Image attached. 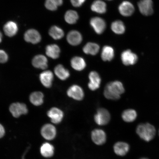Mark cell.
Instances as JSON below:
<instances>
[{
  "instance_id": "cell-40",
  "label": "cell",
  "mask_w": 159,
  "mask_h": 159,
  "mask_svg": "<svg viewBox=\"0 0 159 159\" xmlns=\"http://www.w3.org/2000/svg\"></svg>"
},
{
  "instance_id": "cell-30",
  "label": "cell",
  "mask_w": 159,
  "mask_h": 159,
  "mask_svg": "<svg viewBox=\"0 0 159 159\" xmlns=\"http://www.w3.org/2000/svg\"><path fill=\"white\" fill-rule=\"evenodd\" d=\"M79 19L78 13L76 11L69 10L65 13V19L67 23L69 24H74Z\"/></svg>"
},
{
  "instance_id": "cell-11",
  "label": "cell",
  "mask_w": 159,
  "mask_h": 159,
  "mask_svg": "<svg viewBox=\"0 0 159 159\" xmlns=\"http://www.w3.org/2000/svg\"><path fill=\"white\" fill-rule=\"evenodd\" d=\"M89 81L88 87L91 90L95 91L100 87L101 79L99 75L96 71H92L89 75Z\"/></svg>"
},
{
  "instance_id": "cell-17",
  "label": "cell",
  "mask_w": 159,
  "mask_h": 159,
  "mask_svg": "<svg viewBox=\"0 0 159 159\" xmlns=\"http://www.w3.org/2000/svg\"><path fill=\"white\" fill-rule=\"evenodd\" d=\"M32 64L36 68L44 70L48 67V60L44 56H36L33 59Z\"/></svg>"
},
{
  "instance_id": "cell-32",
  "label": "cell",
  "mask_w": 159,
  "mask_h": 159,
  "mask_svg": "<svg viewBox=\"0 0 159 159\" xmlns=\"http://www.w3.org/2000/svg\"><path fill=\"white\" fill-rule=\"evenodd\" d=\"M45 7L51 11H54L57 9V6L52 0H46L45 2Z\"/></svg>"
},
{
  "instance_id": "cell-2",
  "label": "cell",
  "mask_w": 159,
  "mask_h": 159,
  "mask_svg": "<svg viewBox=\"0 0 159 159\" xmlns=\"http://www.w3.org/2000/svg\"><path fill=\"white\" fill-rule=\"evenodd\" d=\"M136 133L143 140L148 142L154 138L156 130L153 126L147 123L139 125L136 129Z\"/></svg>"
},
{
  "instance_id": "cell-1",
  "label": "cell",
  "mask_w": 159,
  "mask_h": 159,
  "mask_svg": "<svg viewBox=\"0 0 159 159\" xmlns=\"http://www.w3.org/2000/svg\"><path fill=\"white\" fill-rule=\"evenodd\" d=\"M125 89L122 83L118 81L109 83L105 87L104 96L111 100H117L120 98V95L124 93Z\"/></svg>"
},
{
  "instance_id": "cell-28",
  "label": "cell",
  "mask_w": 159,
  "mask_h": 159,
  "mask_svg": "<svg viewBox=\"0 0 159 159\" xmlns=\"http://www.w3.org/2000/svg\"><path fill=\"white\" fill-rule=\"evenodd\" d=\"M136 111L134 109H129L125 110L123 112L122 118L125 122H134L137 118Z\"/></svg>"
},
{
  "instance_id": "cell-33",
  "label": "cell",
  "mask_w": 159,
  "mask_h": 159,
  "mask_svg": "<svg viewBox=\"0 0 159 159\" xmlns=\"http://www.w3.org/2000/svg\"><path fill=\"white\" fill-rule=\"evenodd\" d=\"M8 59V56L7 53L3 50H0V63L7 62Z\"/></svg>"
},
{
  "instance_id": "cell-39",
  "label": "cell",
  "mask_w": 159,
  "mask_h": 159,
  "mask_svg": "<svg viewBox=\"0 0 159 159\" xmlns=\"http://www.w3.org/2000/svg\"><path fill=\"white\" fill-rule=\"evenodd\" d=\"M108 1H111V0H108Z\"/></svg>"
},
{
  "instance_id": "cell-35",
  "label": "cell",
  "mask_w": 159,
  "mask_h": 159,
  "mask_svg": "<svg viewBox=\"0 0 159 159\" xmlns=\"http://www.w3.org/2000/svg\"><path fill=\"white\" fill-rule=\"evenodd\" d=\"M5 134V129L2 125L0 124V138H2Z\"/></svg>"
},
{
  "instance_id": "cell-4",
  "label": "cell",
  "mask_w": 159,
  "mask_h": 159,
  "mask_svg": "<svg viewBox=\"0 0 159 159\" xmlns=\"http://www.w3.org/2000/svg\"><path fill=\"white\" fill-rule=\"evenodd\" d=\"M9 110L15 118H18L21 115L26 114L28 112L26 105L23 103H13L10 106Z\"/></svg>"
},
{
  "instance_id": "cell-3",
  "label": "cell",
  "mask_w": 159,
  "mask_h": 159,
  "mask_svg": "<svg viewBox=\"0 0 159 159\" xmlns=\"http://www.w3.org/2000/svg\"><path fill=\"white\" fill-rule=\"evenodd\" d=\"M111 118L110 114L107 109L100 108L98 109L94 116V120L97 124L104 125L108 124Z\"/></svg>"
},
{
  "instance_id": "cell-27",
  "label": "cell",
  "mask_w": 159,
  "mask_h": 159,
  "mask_svg": "<svg viewBox=\"0 0 159 159\" xmlns=\"http://www.w3.org/2000/svg\"><path fill=\"white\" fill-rule=\"evenodd\" d=\"M99 49V46L97 43H89L85 45L83 51L86 54L94 55L98 53Z\"/></svg>"
},
{
  "instance_id": "cell-14",
  "label": "cell",
  "mask_w": 159,
  "mask_h": 159,
  "mask_svg": "<svg viewBox=\"0 0 159 159\" xmlns=\"http://www.w3.org/2000/svg\"><path fill=\"white\" fill-rule=\"evenodd\" d=\"M91 138L95 143L97 145H102L106 142V135L103 130L99 129H95L91 134Z\"/></svg>"
},
{
  "instance_id": "cell-37",
  "label": "cell",
  "mask_w": 159,
  "mask_h": 159,
  "mask_svg": "<svg viewBox=\"0 0 159 159\" xmlns=\"http://www.w3.org/2000/svg\"><path fill=\"white\" fill-rule=\"evenodd\" d=\"M2 35L1 33L0 32V43L2 41Z\"/></svg>"
},
{
  "instance_id": "cell-13",
  "label": "cell",
  "mask_w": 159,
  "mask_h": 159,
  "mask_svg": "<svg viewBox=\"0 0 159 159\" xmlns=\"http://www.w3.org/2000/svg\"><path fill=\"white\" fill-rule=\"evenodd\" d=\"M119 11L121 15L128 17L132 15L134 11V6L128 1H124L119 7Z\"/></svg>"
},
{
  "instance_id": "cell-25",
  "label": "cell",
  "mask_w": 159,
  "mask_h": 159,
  "mask_svg": "<svg viewBox=\"0 0 159 159\" xmlns=\"http://www.w3.org/2000/svg\"><path fill=\"white\" fill-rule=\"evenodd\" d=\"M101 56V58L104 61L112 60L114 57V49L109 46H105L102 49Z\"/></svg>"
},
{
  "instance_id": "cell-9",
  "label": "cell",
  "mask_w": 159,
  "mask_h": 159,
  "mask_svg": "<svg viewBox=\"0 0 159 159\" xmlns=\"http://www.w3.org/2000/svg\"><path fill=\"white\" fill-rule=\"evenodd\" d=\"M90 24L95 32L99 34L103 33L106 28L105 22L100 17L93 18L91 20Z\"/></svg>"
},
{
  "instance_id": "cell-34",
  "label": "cell",
  "mask_w": 159,
  "mask_h": 159,
  "mask_svg": "<svg viewBox=\"0 0 159 159\" xmlns=\"http://www.w3.org/2000/svg\"><path fill=\"white\" fill-rule=\"evenodd\" d=\"M85 0H70V2L73 7H81L84 2Z\"/></svg>"
},
{
  "instance_id": "cell-21",
  "label": "cell",
  "mask_w": 159,
  "mask_h": 159,
  "mask_svg": "<svg viewBox=\"0 0 159 159\" xmlns=\"http://www.w3.org/2000/svg\"><path fill=\"white\" fill-rule=\"evenodd\" d=\"M129 146L126 143L119 142L115 144L114 150L115 153L119 156H124L128 152Z\"/></svg>"
},
{
  "instance_id": "cell-31",
  "label": "cell",
  "mask_w": 159,
  "mask_h": 159,
  "mask_svg": "<svg viewBox=\"0 0 159 159\" xmlns=\"http://www.w3.org/2000/svg\"><path fill=\"white\" fill-rule=\"evenodd\" d=\"M111 28L115 33L118 34H122L125 33V27L122 21L117 20L113 22L111 25Z\"/></svg>"
},
{
  "instance_id": "cell-10",
  "label": "cell",
  "mask_w": 159,
  "mask_h": 159,
  "mask_svg": "<svg viewBox=\"0 0 159 159\" xmlns=\"http://www.w3.org/2000/svg\"><path fill=\"white\" fill-rule=\"evenodd\" d=\"M24 39L27 42L36 44L41 41V37L40 34L36 30L30 29L25 34Z\"/></svg>"
},
{
  "instance_id": "cell-16",
  "label": "cell",
  "mask_w": 159,
  "mask_h": 159,
  "mask_svg": "<svg viewBox=\"0 0 159 159\" xmlns=\"http://www.w3.org/2000/svg\"><path fill=\"white\" fill-rule=\"evenodd\" d=\"M39 79L43 86L49 88L52 85L53 79V73L49 70L43 71L40 75Z\"/></svg>"
},
{
  "instance_id": "cell-8",
  "label": "cell",
  "mask_w": 159,
  "mask_h": 159,
  "mask_svg": "<svg viewBox=\"0 0 159 159\" xmlns=\"http://www.w3.org/2000/svg\"><path fill=\"white\" fill-rule=\"evenodd\" d=\"M41 134L43 138L46 140H52L56 135V129L52 125L46 124L41 129Z\"/></svg>"
},
{
  "instance_id": "cell-19",
  "label": "cell",
  "mask_w": 159,
  "mask_h": 159,
  "mask_svg": "<svg viewBox=\"0 0 159 159\" xmlns=\"http://www.w3.org/2000/svg\"><path fill=\"white\" fill-rule=\"evenodd\" d=\"M60 49L58 45L52 44L48 45L46 48V53L48 56L53 59H57L59 57Z\"/></svg>"
},
{
  "instance_id": "cell-15",
  "label": "cell",
  "mask_w": 159,
  "mask_h": 159,
  "mask_svg": "<svg viewBox=\"0 0 159 159\" xmlns=\"http://www.w3.org/2000/svg\"><path fill=\"white\" fill-rule=\"evenodd\" d=\"M67 40L70 44L76 46L80 44L82 41V37L79 32L72 30L67 34Z\"/></svg>"
},
{
  "instance_id": "cell-6",
  "label": "cell",
  "mask_w": 159,
  "mask_h": 159,
  "mask_svg": "<svg viewBox=\"0 0 159 159\" xmlns=\"http://www.w3.org/2000/svg\"><path fill=\"white\" fill-rule=\"evenodd\" d=\"M68 96L75 100L80 101L84 97V93L83 89L78 85H72L67 91Z\"/></svg>"
},
{
  "instance_id": "cell-7",
  "label": "cell",
  "mask_w": 159,
  "mask_h": 159,
  "mask_svg": "<svg viewBox=\"0 0 159 159\" xmlns=\"http://www.w3.org/2000/svg\"><path fill=\"white\" fill-rule=\"evenodd\" d=\"M138 7L139 11L143 15H151L153 12L152 0H141L138 3Z\"/></svg>"
},
{
  "instance_id": "cell-38",
  "label": "cell",
  "mask_w": 159,
  "mask_h": 159,
  "mask_svg": "<svg viewBox=\"0 0 159 159\" xmlns=\"http://www.w3.org/2000/svg\"><path fill=\"white\" fill-rule=\"evenodd\" d=\"M140 159H148L147 158H141Z\"/></svg>"
},
{
  "instance_id": "cell-22",
  "label": "cell",
  "mask_w": 159,
  "mask_h": 159,
  "mask_svg": "<svg viewBox=\"0 0 159 159\" xmlns=\"http://www.w3.org/2000/svg\"><path fill=\"white\" fill-rule=\"evenodd\" d=\"M40 150L41 155L45 158L51 157L54 153V147L48 143H45L42 145Z\"/></svg>"
},
{
  "instance_id": "cell-20",
  "label": "cell",
  "mask_w": 159,
  "mask_h": 159,
  "mask_svg": "<svg viewBox=\"0 0 159 159\" xmlns=\"http://www.w3.org/2000/svg\"><path fill=\"white\" fill-rule=\"evenodd\" d=\"M71 66L75 70L81 71L86 67V63L82 57H75L71 59Z\"/></svg>"
},
{
  "instance_id": "cell-18",
  "label": "cell",
  "mask_w": 159,
  "mask_h": 159,
  "mask_svg": "<svg viewBox=\"0 0 159 159\" xmlns=\"http://www.w3.org/2000/svg\"><path fill=\"white\" fill-rule=\"evenodd\" d=\"M3 30L6 35L9 37H12L16 34L18 27L17 24L15 22L9 21L4 26Z\"/></svg>"
},
{
  "instance_id": "cell-36",
  "label": "cell",
  "mask_w": 159,
  "mask_h": 159,
  "mask_svg": "<svg viewBox=\"0 0 159 159\" xmlns=\"http://www.w3.org/2000/svg\"><path fill=\"white\" fill-rule=\"evenodd\" d=\"M52 1L57 7L62 5L63 3V0H52Z\"/></svg>"
},
{
  "instance_id": "cell-29",
  "label": "cell",
  "mask_w": 159,
  "mask_h": 159,
  "mask_svg": "<svg viewBox=\"0 0 159 159\" xmlns=\"http://www.w3.org/2000/svg\"><path fill=\"white\" fill-rule=\"evenodd\" d=\"M49 33L53 39L56 40L62 39L64 35L62 29L57 26L52 27L49 30Z\"/></svg>"
},
{
  "instance_id": "cell-24",
  "label": "cell",
  "mask_w": 159,
  "mask_h": 159,
  "mask_svg": "<svg viewBox=\"0 0 159 159\" xmlns=\"http://www.w3.org/2000/svg\"><path fill=\"white\" fill-rule=\"evenodd\" d=\"M91 9L97 13H104L107 11V5L104 2L101 0H96L91 5Z\"/></svg>"
},
{
  "instance_id": "cell-23",
  "label": "cell",
  "mask_w": 159,
  "mask_h": 159,
  "mask_svg": "<svg viewBox=\"0 0 159 159\" xmlns=\"http://www.w3.org/2000/svg\"><path fill=\"white\" fill-rule=\"evenodd\" d=\"M54 72L57 76L61 80H65L70 76V73L62 65H59L55 67Z\"/></svg>"
},
{
  "instance_id": "cell-26",
  "label": "cell",
  "mask_w": 159,
  "mask_h": 159,
  "mask_svg": "<svg viewBox=\"0 0 159 159\" xmlns=\"http://www.w3.org/2000/svg\"><path fill=\"white\" fill-rule=\"evenodd\" d=\"M43 95L41 92H34L31 94L30 100L32 104L35 106H39L43 104Z\"/></svg>"
},
{
  "instance_id": "cell-5",
  "label": "cell",
  "mask_w": 159,
  "mask_h": 159,
  "mask_svg": "<svg viewBox=\"0 0 159 159\" xmlns=\"http://www.w3.org/2000/svg\"><path fill=\"white\" fill-rule=\"evenodd\" d=\"M121 60L125 65H134L138 61V57L130 50H127L122 53L121 54Z\"/></svg>"
},
{
  "instance_id": "cell-12",
  "label": "cell",
  "mask_w": 159,
  "mask_h": 159,
  "mask_svg": "<svg viewBox=\"0 0 159 159\" xmlns=\"http://www.w3.org/2000/svg\"><path fill=\"white\" fill-rule=\"evenodd\" d=\"M48 116L53 124H58L62 120L63 113L61 109L57 108H51L47 113Z\"/></svg>"
}]
</instances>
